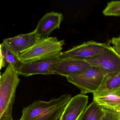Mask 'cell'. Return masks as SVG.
Returning a JSON list of instances; mask_svg holds the SVG:
<instances>
[{
	"mask_svg": "<svg viewBox=\"0 0 120 120\" xmlns=\"http://www.w3.org/2000/svg\"><path fill=\"white\" fill-rule=\"evenodd\" d=\"M71 98V94H66L48 101L36 100L24 107L19 120H59Z\"/></svg>",
	"mask_w": 120,
	"mask_h": 120,
	"instance_id": "cell-1",
	"label": "cell"
},
{
	"mask_svg": "<svg viewBox=\"0 0 120 120\" xmlns=\"http://www.w3.org/2000/svg\"><path fill=\"white\" fill-rule=\"evenodd\" d=\"M16 69L11 64L0 75V120H14L12 115L16 90L20 81Z\"/></svg>",
	"mask_w": 120,
	"mask_h": 120,
	"instance_id": "cell-2",
	"label": "cell"
},
{
	"mask_svg": "<svg viewBox=\"0 0 120 120\" xmlns=\"http://www.w3.org/2000/svg\"><path fill=\"white\" fill-rule=\"evenodd\" d=\"M64 41L56 37L40 40L28 50L19 54L22 62L47 59L60 55Z\"/></svg>",
	"mask_w": 120,
	"mask_h": 120,
	"instance_id": "cell-3",
	"label": "cell"
},
{
	"mask_svg": "<svg viewBox=\"0 0 120 120\" xmlns=\"http://www.w3.org/2000/svg\"><path fill=\"white\" fill-rule=\"evenodd\" d=\"M105 75L98 67L92 66L83 73L66 77L68 81L80 89V94L97 92L102 83Z\"/></svg>",
	"mask_w": 120,
	"mask_h": 120,
	"instance_id": "cell-4",
	"label": "cell"
},
{
	"mask_svg": "<svg viewBox=\"0 0 120 120\" xmlns=\"http://www.w3.org/2000/svg\"><path fill=\"white\" fill-rule=\"evenodd\" d=\"M63 59L60 55L47 59L22 62L16 70L19 75L26 77L37 74H54L57 66Z\"/></svg>",
	"mask_w": 120,
	"mask_h": 120,
	"instance_id": "cell-5",
	"label": "cell"
},
{
	"mask_svg": "<svg viewBox=\"0 0 120 120\" xmlns=\"http://www.w3.org/2000/svg\"><path fill=\"white\" fill-rule=\"evenodd\" d=\"M110 46L105 43L88 41L75 46L69 50L61 52L60 55L64 58L87 60L104 53Z\"/></svg>",
	"mask_w": 120,
	"mask_h": 120,
	"instance_id": "cell-6",
	"label": "cell"
},
{
	"mask_svg": "<svg viewBox=\"0 0 120 120\" xmlns=\"http://www.w3.org/2000/svg\"><path fill=\"white\" fill-rule=\"evenodd\" d=\"M86 61L92 66L99 68L105 76L120 71V56L112 46L104 53Z\"/></svg>",
	"mask_w": 120,
	"mask_h": 120,
	"instance_id": "cell-7",
	"label": "cell"
},
{
	"mask_svg": "<svg viewBox=\"0 0 120 120\" xmlns=\"http://www.w3.org/2000/svg\"><path fill=\"white\" fill-rule=\"evenodd\" d=\"M87 95L79 94L71 99L65 106L59 120H79L88 102Z\"/></svg>",
	"mask_w": 120,
	"mask_h": 120,
	"instance_id": "cell-8",
	"label": "cell"
},
{
	"mask_svg": "<svg viewBox=\"0 0 120 120\" xmlns=\"http://www.w3.org/2000/svg\"><path fill=\"white\" fill-rule=\"evenodd\" d=\"M63 19L62 13L54 11L46 13L40 19L35 30L40 40L48 38L54 30L59 29Z\"/></svg>",
	"mask_w": 120,
	"mask_h": 120,
	"instance_id": "cell-9",
	"label": "cell"
},
{
	"mask_svg": "<svg viewBox=\"0 0 120 120\" xmlns=\"http://www.w3.org/2000/svg\"><path fill=\"white\" fill-rule=\"evenodd\" d=\"M91 67L86 60L64 58L57 66L54 74L67 77L83 73Z\"/></svg>",
	"mask_w": 120,
	"mask_h": 120,
	"instance_id": "cell-10",
	"label": "cell"
},
{
	"mask_svg": "<svg viewBox=\"0 0 120 120\" xmlns=\"http://www.w3.org/2000/svg\"><path fill=\"white\" fill-rule=\"evenodd\" d=\"M93 100L104 109L120 115V87L113 90L93 94Z\"/></svg>",
	"mask_w": 120,
	"mask_h": 120,
	"instance_id": "cell-11",
	"label": "cell"
},
{
	"mask_svg": "<svg viewBox=\"0 0 120 120\" xmlns=\"http://www.w3.org/2000/svg\"><path fill=\"white\" fill-rule=\"evenodd\" d=\"M40 40L39 36L34 30L29 33L20 34L13 38L4 39L3 42L19 54L30 49Z\"/></svg>",
	"mask_w": 120,
	"mask_h": 120,
	"instance_id": "cell-12",
	"label": "cell"
},
{
	"mask_svg": "<svg viewBox=\"0 0 120 120\" xmlns=\"http://www.w3.org/2000/svg\"><path fill=\"white\" fill-rule=\"evenodd\" d=\"M22 63L19 53L6 43L3 42L0 45V69L11 64L17 69Z\"/></svg>",
	"mask_w": 120,
	"mask_h": 120,
	"instance_id": "cell-13",
	"label": "cell"
},
{
	"mask_svg": "<svg viewBox=\"0 0 120 120\" xmlns=\"http://www.w3.org/2000/svg\"><path fill=\"white\" fill-rule=\"evenodd\" d=\"M105 113V109L93 100L87 107L79 120H102Z\"/></svg>",
	"mask_w": 120,
	"mask_h": 120,
	"instance_id": "cell-14",
	"label": "cell"
},
{
	"mask_svg": "<svg viewBox=\"0 0 120 120\" xmlns=\"http://www.w3.org/2000/svg\"><path fill=\"white\" fill-rule=\"evenodd\" d=\"M120 87V71H119L115 73L105 76L101 85L95 93H98L110 91Z\"/></svg>",
	"mask_w": 120,
	"mask_h": 120,
	"instance_id": "cell-15",
	"label": "cell"
},
{
	"mask_svg": "<svg viewBox=\"0 0 120 120\" xmlns=\"http://www.w3.org/2000/svg\"><path fill=\"white\" fill-rule=\"evenodd\" d=\"M102 13L105 16H120V1H112L108 3Z\"/></svg>",
	"mask_w": 120,
	"mask_h": 120,
	"instance_id": "cell-16",
	"label": "cell"
},
{
	"mask_svg": "<svg viewBox=\"0 0 120 120\" xmlns=\"http://www.w3.org/2000/svg\"><path fill=\"white\" fill-rule=\"evenodd\" d=\"M105 110L106 113L102 120H120V115L110 111Z\"/></svg>",
	"mask_w": 120,
	"mask_h": 120,
	"instance_id": "cell-17",
	"label": "cell"
},
{
	"mask_svg": "<svg viewBox=\"0 0 120 120\" xmlns=\"http://www.w3.org/2000/svg\"><path fill=\"white\" fill-rule=\"evenodd\" d=\"M111 43L115 48L120 50V36L118 38H113L111 40Z\"/></svg>",
	"mask_w": 120,
	"mask_h": 120,
	"instance_id": "cell-18",
	"label": "cell"
},
{
	"mask_svg": "<svg viewBox=\"0 0 120 120\" xmlns=\"http://www.w3.org/2000/svg\"><path fill=\"white\" fill-rule=\"evenodd\" d=\"M113 47L114 48V49H115V50H116V52H117V53H118V54H119V55H120V50L118 49H116V48H114V47Z\"/></svg>",
	"mask_w": 120,
	"mask_h": 120,
	"instance_id": "cell-19",
	"label": "cell"
}]
</instances>
